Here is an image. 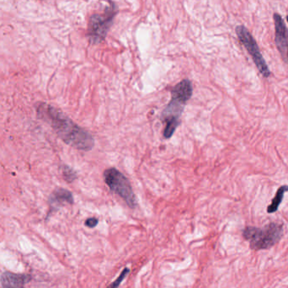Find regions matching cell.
Masks as SVG:
<instances>
[{"instance_id":"obj_1","label":"cell","mask_w":288,"mask_h":288,"mask_svg":"<svg viewBox=\"0 0 288 288\" xmlns=\"http://www.w3.org/2000/svg\"><path fill=\"white\" fill-rule=\"evenodd\" d=\"M36 112L40 118L50 124L54 132L65 144L82 151H90L94 147V138L61 110L48 104L39 103Z\"/></svg>"},{"instance_id":"obj_2","label":"cell","mask_w":288,"mask_h":288,"mask_svg":"<svg viewBox=\"0 0 288 288\" xmlns=\"http://www.w3.org/2000/svg\"><path fill=\"white\" fill-rule=\"evenodd\" d=\"M193 92L192 84L189 79H183L171 90V100L162 113L164 125L163 138H171L180 125V121L185 105L191 98Z\"/></svg>"},{"instance_id":"obj_3","label":"cell","mask_w":288,"mask_h":288,"mask_svg":"<svg viewBox=\"0 0 288 288\" xmlns=\"http://www.w3.org/2000/svg\"><path fill=\"white\" fill-rule=\"evenodd\" d=\"M243 234L244 238L250 242L252 250H268L281 240L283 234V226L281 223L270 222L262 229L247 227Z\"/></svg>"},{"instance_id":"obj_4","label":"cell","mask_w":288,"mask_h":288,"mask_svg":"<svg viewBox=\"0 0 288 288\" xmlns=\"http://www.w3.org/2000/svg\"><path fill=\"white\" fill-rule=\"evenodd\" d=\"M108 5L102 14H94L89 20L88 36L90 44H100L105 41L113 20L118 14V6L112 0H108Z\"/></svg>"},{"instance_id":"obj_5","label":"cell","mask_w":288,"mask_h":288,"mask_svg":"<svg viewBox=\"0 0 288 288\" xmlns=\"http://www.w3.org/2000/svg\"><path fill=\"white\" fill-rule=\"evenodd\" d=\"M104 180L111 191L125 200L129 207H137V200L131 183L121 171L116 168L107 169L104 172Z\"/></svg>"},{"instance_id":"obj_6","label":"cell","mask_w":288,"mask_h":288,"mask_svg":"<svg viewBox=\"0 0 288 288\" xmlns=\"http://www.w3.org/2000/svg\"><path fill=\"white\" fill-rule=\"evenodd\" d=\"M235 32H236L238 40L242 44L244 45L245 49L251 55L255 66L257 67V69L260 71V73L265 78H268L270 75L269 67L264 59L263 56L260 54L259 46L257 44L255 39L253 37L251 32H249V30L244 25H238L235 29Z\"/></svg>"},{"instance_id":"obj_7","label":"cell","mask_w":288,"mask_h":288,"mask_svg":"<svg viewBox=\"0 0 288 288\" xmlns=\"http://www.w3.org/2000/svg\"><path fill=\"white\" fill-rule=\"evenodd\" d=\"M275 24V42L282 58L288 64V29L282 19V16L277 13L273 15Z\"/></svg>"},{"instance_id":"obj_8","label":"cell","mask_w":288,"mask_h":288,"mask_svg":"<svg viewBox=\"0 0 288 288\" xmlns=\"http://www.w3.org/2000/svg\"><path fill=\"white\" fill-rule=\"evenodd\" d=\"M31 280L29 275L5 271L0 276V284L2 288H25V284Z\"/></svg>"},{"instance_id":"obj_9","label":"cell","mask_w":288,"mask_h":288,"mask_svg":"<svg viewBox=\"0 0 288 288\" xmlns=\"http://www.w3.org/2000/svg\"><path fill=\"white\" fill-rule=\"evenodd\" d=\"M52 207H59L63 204L73 203V197L70 191L64 188H57L52 193L49 198Z\"/></svg>"},{"instance_id":"obj_10","label":"cell","mask_w":288,"mask_h":288,"mask_svg":"<svg viewBox=\"0 0 288 288\" xmlns=\"http://www.w3.org/2000/svg\"><path fill=\"white\" fill-rule=\"evenodd\" d=\"M287 191H288V185H282L277 190L275 198H273L272 202L269 207H267V213H274L278 210L279 207L282 203L284 195Z\"/></svg>"},{"instance_id":"obj_11","label":"cell","mask_w":288,"mask_h":288,"mask_svg":"<svg viewBox=\"0 0 288 288\" xmlns=\"http://www.w3.org/2000/svg\"><path fill=\"white\" fill-rule=\"evenodd\" d=\"M62 174H63V178L69 183H72L77 179V173L70 167L68 165H63L62 166Z\"/></svg>"},{"instance_id":"obj_12","label":"cell","mask_w":288,"mask_h":288,"mask_svg":"<svg viewBox=\"0 0 288 288\" xmlns=\"http://www.w3.org/2000/svg\"><path fill=\"white\" fill-rule=\"evenodd\" d=\"M129 272H130V270H129L128 268H125V269L123 270L122 272H121L119 276H118V277H117V278H116V280H115V281H114V282H113L112 283H111V284H110V285L109 286V287H108L107 288H119L120 285H121V283L122 282V281H123V280H124V279L126 277V276L128 275Z\"/></svg>"},{"instance_id":"obj_13","label":"cell","mask_w":288,"mask_h":288,"mask_svg":"<svg viewBox=\"0 0 288 288\" xmlns=\"http://www.w3.org/2000/svg\"><path fill=\"white\" fill-rule=\"evenodd\" d=\"M98 222L99 221H98L96 217H90V218H88L85 221V225L87 226L88 228L93 229V228H95L97 226Z\"/></svg>"},{"instance_id":"obj_14","label":"cell","mask_w":288,"mask_h":288,"mask_svg":"<svg viewBox=\"0 0 288 288\" xmlns=\"http://www.w3.org/2000/svg\"><path fill=\"white\" fill-rule=\"evenodd\" d=\"M287 20H288V16H287Z\"/></svg>"}]
</instances>
